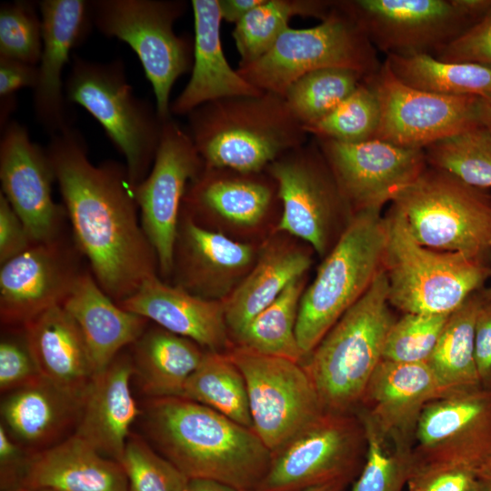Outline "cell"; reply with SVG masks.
I'll return each mask as SVG.
<instances>
[{"label":"cell","instance_id":"obj_11","mask_svg":"<svg viewBox=\"0 0 491 491\" xmlns=\"http://www.w3.org/2000/svg\"><path fill=\"white\" fill-rule=\"evenodd\" d=\"M376 49L436 55L491 11V0H334Z\"/></svg>","mask_w":491,"mask_h":491},{"label":"cell","instance_id":"obj_38","mask_svg":"<svg viewBox=\"0 0 491 491\" xmlns=\"http://www.w3.org/2000/svg\"><path fill=\"white\" fill-rule=\"evenodd\" d=\"M304 290V276L292 281L278 297L260 312L234 337L236 346L256 353L305 360L296 326Z\"/></svg>","mask_w":491,"mask_h":491},{"label":"cell","instance_id":"obj_20","mask_svg":"<svg viewBox=\"0 0 491 491\" xmlns=\"http://www.w3.org/2000/svg\"><path fill=\"white\" fill-rule=\"evenodd\" d=\"M0 141L1 193L23 221L33 243L63 235L65 208L52 197L55 181L46 150L30 139L16 121L2 126Z\"/></svg>","mask_w":491,"mask_h":491},{"label":"cell","instance_id":"obj_57","mask_svg":"<svg viewBox=\"0 0 491 491\" xmlns=\"http://www.w3.org/2000/svg\"><path fill=\"white\" fill-rule=\"evenodd\" d=\"M476 476L483 485L491 489V454L477 469Z\"/></svg>","mask_w":491,"mask_h":491},{"label":"cell","instance_id":"obj_33","mask_svg":"<svg viewBox=\"0 0 491 491\" xmlns=\"http://www.w3.org/2000/svg\"><path fill=\"white\" fill-rule=\"evenodd\" d=\"M312 264L308 254L293 246L270 245L252 271L224 302L225 321L233 336L272 304Z\"/></svg>","mask_w":491,"mask_h":491},{"label":"cell","instance_id":"obj_50","mask_svg":"<svg viewBox=\"0 0 491 491\" xmlns=\"http://www.w3.org/2000/svg\"><path fill=\"white\" fill-rule=\"evenodd\" d=\"M475 359L480 386L491 389V301L484 297L476 321Z\"/></svg>","mask_w":491,"mask_h":491},{"label":"cell","instance_id":"obj_16","mask_svg":"<svg viewBox=\"0 0 491 491\" xmlns=\"http://www.w3.org/2000/svg\"><path fill=\"white\" fill-rule=\"evenodd\" d=\"M376 91L381 121L376 138L425 149L480 125L477 96H450L414 88L399 80L385 60L366 78Z\"/></svg>","mask_w":491,"mask_h":491},{"label":"cell","instance_id":"obj_5","mask_svg":"<svg viewBox=\"0 0 491 491\" xmlns=\"http://www.w3.org/2000/svg\"><path fill=\"white\" fill-rule=\"evenodd\" d=\"M385 217L388 301L403 314L449 315L491 277V262L419 244L393 205Z\"/></svg>","mask_w":491,"mask_h":491},{"label":"cell","instance_id":"obj_55","mask_svg":"<svg viewBox=\"0 0 491 491\" xmlns=\"http://www.w3.org/2000/svg\"><path fill=\"white\" fill-rule=\"evenodd\" d=\"M479 121L491 131V95L479 98Z\"/></svg>","mask_w":491,"mask_h":491},{"label":"cell","instance_id":"obj_8","mask_svg":"<svg viewBox=\"0 0 491 491\" xmlns=\"http://www.w3.org/2000/svg\"><path fill=\"white\" fill-rule=\"evenodd\" d=\"M426 247L491 262V193L431 166L392 201Z\"/></svg>","mask_w":491,"mask_h":491},{"label":"cell","instance_id":"obj_4","mask_svg":"<svg viewBox=\"0 0 491 491\" xmlns=\"http://www.w3.org/2000/svg\"><path fill=\"white\" fill-rule=\"evenodd\" d=\"M384 270L304 360L326 412L354 413L396 321Z\"/></svg>","mask_w":491,"mask_h":491},{"label":"cell","instance_id":"obj_19","mask_svg":"<svg viewBox=\"0 0 491 491\" xmlns=\"http://www.w3.org/2000/svg\"><path fill=\"white\" fill-rule=\"evenodd\" d=\"M75 242L59 237L35 243L1 265L0 318L22 328L45 310L62 306L84 272Z\"/></svg>","mask_w":491,"mask_h":491},{"label":"cell","instance_id":"obj_61","mask_svg":"<svg viewBox=\"0 0 491 491\" xmlns=\"http://www.w3.org/2000/svg\"><path fill=\"white\" fill-rule=\"evenodd\" d=\"M408 491H415V490H408Z\"/></svg>","mask_w":491,"mask_h":491},{"label":"cell","instance_id":"obj_43","mask_svg":"<svg viewBox=\"0 0 491 491\" xmlns=\"http://www.w3.org/2000/svg\"><path fill=\"white\" fill-rule=\"evenodd\" d=\"M128 491H185L188 478L141 436L130 434L119 462Z\"/></svg>","mask_w":491,"mask_h":491},{"label":"cell","instance_id":"obj_32","mask_svg":"<svg viewBox=\"0 0 491 491\" xmlns=\"http://www.w3.org/2000/svg\"><path fill=\"white\" fill-rule=\"evenodd\" d=\"M134 376L153 397H182L205 351L195 342L160 326L146 327L131 345Z\"/></svg>","mask_w":491,"mask_h":491},{"label":"cell","instance_id":"obj_56","mask_svg":"<svg viewBox=\"0 0 491 491\" xmlns=\"http://www.w3.org/2000/svg\"><path fill=\"white\" fill-rule=\"evenodd\" d=\"M349 482L350 480H346V479L337 480V481H333L330 483L312 486V487L304 489L302 491H343ZM246 491H253V490H246Z\"/></svg>","mask_w":491,"mask_h":491},{"label":"cell","instance_id":"obj_58","mask_svg":"<svg viewBox=\"0 0 491 491\" xmlns=\"http://www.w3.org/2000/svg\"><path fill=\"white\" fill-rule=\"evenodd\" d=\"M5 491H54L51 489L46 488H33V487H26V486H16L15 488H11Z\"/></svg>","mask_w":491,"mask_h":491},{"label":"cell","instance_id":"obj_34","mask_svg":"<svg viewBox=\"0 0 491 491\" xmlns=\"http://www.w3.org/2000/svg\"><path fill=\"white\" fill-rule=\"evenodd\" d=\"M481 290L452 312L426 364L449 393L480 386L475 359V328Z\"/></svg>","mask_w":491,"mask_h":491},{"label":"cell","instance_id":"obj_7","mask_svg":"<svg viewBox=\"0 0 491 491\" xmlns=\"http://www.w3.org/2000/svg\"><path fill=\"white\" fill-rule=\"evenodd\" d=\"M65 94L69 104L81 105L102 125L124 155L135 188L151 170L165 120L150 101L135 95L123 60L101 63L74 55Z\"/></svg>","mask_w":491,"mask_h":491},{"label":"cell","instance_id":"obj_22","mask_svg":"<svg viewBox=\"0 0 491 491\" xmlns=\"http://www.w3.org/2000/svg\"><path fill=\"white\" fill-rule=\"evenodd\" d=\"M450 395L426 363L382 360L358 407L368 412L396 442L412 448L421 413L432 401Z\"/></svg>","mask_w":491,"mask_h":491},{"label":"cell","instance_id":"obj_12","mask_svg":"<svg viewBox=\"0 0 491 491\" xmlns=\"http://www.w3.org/2000/svg\"><path fill=\"white\" fill-rule=\"evenodd\" d=\"M365 455L357 415L325 412L271 453L268 469L253 491H302L351 480Z\"/></svg>","mask_w":491,"mask_h":491},{"label":"cell","instance_id":"obj_44","mask_svg":"<svg viewBox=\"0 0 491 491\" xmlns=\"http://www.w3.org/2000/svg\"><path fill=\"white\" fill-rule=\"evenodd\" d=\"M449 315L403 314L396 319L387 334L382 360L426 363Z\"/></svg>","mask_w":491,"mask_h":491},{"label":"cell","instance_id":"obj_17","mask_svg":"<svg viewBox=\"0 0 491 491\" xmlns=\"http://www.w3.org/2000/svg\"><path fill=\"white\" fill-rule=\"evenodd\" d=\"M491 454V389L477 386L439 397L421 413L412 467L453 466L476 472Z\"/></svg>","mask_w":491,"mask_h":491},{"label":"cell","instance_id":"obj_35","mask_svg":"<svg viewBox=\"0 0 491 491\" xmlns=\"http://www.w3.org/2000/svg\"><path fill=\"white\" fill-rule=\"evenodd\" d=\"M394 75L414 88L450 96L491 95V68L441 61L431 55L386 56Z\"/></svg>","mask_w":491,"mask_h":491},{"label":"cell","instance_id":"obj_42","mask_svg":"<svg viewBox=\"0 0 491 491\" xmlns=\"http://www.w3.org/2000/svg\"><path fill=\"white\" fill-rule=\"evenodd\" d=\"M380 121L379 99L365 79L333 112L306 131L316 139L360 143L376 138Z\"/></svg>","mask_w":491,"mask_h":491},{"label":"cell","instance_id":"obj_27","mask_svg":"<svg viewBox=\"0 0 491 491\" xmlns=\"http://www.w3.org/2000/svg\"><path fill=\"white\" fill-rule=\"evenodd\" d=\"M22 331L41 377L85 395L95 371L84 336L64 306L45 310Z\"/></svg>","mask_w":491,"mask_h":491},{"label":"cell","instance_id":"obj_18","mask_svg":"<svg viewBox=\"0 0 491 491\" xmlns=\"http://www.w3.org/2000/svg\"><path fill=\"white\" fill-rule=\"evenodd\" d=\"M314 139L353 214L382 210L428 166L424 149L376 138L353 144Z\"/></svg>","mask_w":491,"mask_h":491},{"label":"cell","instance_id":"obj_37","mask_svg":"<svg viewBox=\"0 0 491 491\" xmlns=\"http://www.w3.org/2000/svg\"><path fill=\"white\" fill-rule=\"evenodd\" d=\"M182 397L208 406L252 428L246 381L227 354L205 351L188 378Z\"/></svg>","mask_w":491,"mask_h":491},{"label":"cell","instance_id":"obj_51","mask_svg":"<svg viewBox=\"0 0 491 491\" xmlns=\"http://www.w3.org/2000/svg\"><path fill=\"white\" fill-rule=\"evenodd\" d=\"M29 457V456H28ZM3 424L0 426V478L5 490L19 486L28 460Z\"/></svg>","mask_w":491,"mask_h":491},{"label":"cell","instance_id":"obj_10","mask_svg":"<svg viewBox=\"0 0 491 491\" xmlns=\"http://www.w3.org/2000/svg\"><path fill=\"white\" fill-rule=\"evenodd\" d=\"M381 64L364 32L333 0L331 13L319 24L308 28L289 27L266 54L237 66V71L260 91L284 96L289 85L307 73L342 67L368 77Z\"/></svg>","mask_w":491,"mask_h":491},{"label":"cell","instance_id":"obj_59","mask_svg":"<svg viewBox=\"0 0 491 491\" xmlns=\"http://www.w3.org/2000/svg\"><path fill=\"white\" fill-rule=\"evenodd\" d=\"M481 294H482L484 298H486V300L491 301V286L484 287L481 290Z\"/></svg>","mask_w":491,"mask_h":491},{"label":"cell","instance_id":"obj_39","mask_svg":"<svg viewBox=\"0 0 491 491\" xmlns=\"http://www.w3.org/2000/svg\"><path fill=\"white\" fill-rule=\"evenodd\" d=\"M355 413L364 427L366 455L351 491H403L412 470V448L393 440L364 408Z\"/></svg>","mask_w":491,"mask_h":491},{"label":"cell","instance_id":"obj_9","mask_svg":"<svg viewBox=\"0 0 491 491\" xmlns=\"http://www.w3.org/2000/svg\"><path fill=\"white\" fill-rule=\"evenodd\" d=\"M190 4L185 0H91L93 25L105 36L127 44L138 56L165 121L178 78L193 66L194 39L177 35L175 23Z\"/></svg>","mask_w":491,"mask_h":491},{"label":"cell","instance_id":"obj_6","mask_svg":"<svg viewBox=\"0 0 491 491\" xmlns=\"http://www.w3.org/2000/svg\"><path fill=\"white\" fill-rule=\"evenodd\" d=\"M386 239L382 210L353 215L302 295L296 335L305 359L383 270Z\"/></svg>","mask_w":491,"mask_h":491},{"label":"cell","instance_id":"obj_23","mask_svg":"<svg viewBox=\"0 0 491 491\" xmlns=\"http://www.w3.org/2000/svg\"><path fill=\"white\" fill-rule=\"evenodd\" d=\"M117 304L208 350L219 352L228 345L224 303L170 286L157 275L145 279L132 296Z\"/></svg>","mask_w":491,"mask_h":491},{"label":"cell","instance_id":"obj_13","mask_svg":"<svg viewBox=\"0 0 491 491\" xmlns=\"http://www.w3.org/2000/svg\"><path fill=\"white\" fill-rule=\"evenodd\" d=\"M266 171L277 184L282 206L278 230L305 240L319 256H326L337 222L348 223L354 214L316 141L311 137Z\"/></svg>","mask_w":491,"mask_h":491},{"label":"cell","instance_id":"obj_54","mask_svg":"<svg viewBox=\"0 0 491 491\" xmlns=\"http://www.w3.org/2000/svg\"><path fill=\"white\" fill-rule=\"evenodd\" d=\"M185 491H239L220 481L207 478H189Z\"/></svg>","mask_w":491,"mask_h":491},{"label":"cell","instance_id":"obj_47","mask_svg":"<svg viewBox=\"0 0 491 491\" xmlns=\"http://www.w3.org/2000/svg\"><path fill=\"white\" fill-rule=\"evenodd\" d=\"M433 56L491 68V11Z\"/></svg>","mask_w":491,"mask_h":491},{"label":"cell","instance_id":"obj_46","mask_svg":"<svg viewBox=\"0 0 491 491\" xmlns=\"http://www.w3.org/2000/svg\"><path fill=\"white\" fill-rule=\"evenodd\" d=\"M22 329V328H21ZM41 376L22 336L4 337L0 343V390L8 393L25 386Z\"/></svg>","mask_w":491,"mask_h":491},{"label":"cell","instance_id":"obj_29","mask_svg":"<svg viewBox=\"0 0 491 491\" xmlns=\"http://www.w3.org/2000/svg\"><path fill=\"white\" fill-rule=\"evenodd\" d=\"M84 397L40 376L6 393L1 404L3 423L15 439L40 451L56 444L68 428L76 426Z\"/></svg>","mask_w":491,"mask_h":491},{"label":"cell","instance_id":"obj_24","mask_svg":"<svg viewBox=\"0 0 491 491\" xmlns=\"http://www.w3.org/2000/svg\"><path fill=\"white\" fill-rule=\"evenodd\" d=\"M134 366L130 354L120 353L88 385L74 434L118 463L130 427L141 415L131 390Z\"/></svg>","mask_w":491,"mask_h":491},{"label":"cell","instance_id":"obj_36","mask_svg":"<svg viewBox=\"0 0 491 491\" xmlns=\"http://www.w3.org/2000/svg\"><path fill=\"white\" fill-rule=\"evenodd\" d=\"M333 0H263L235 25L232 36L240 55L238 66L249 65L266 54L290 27L295 16L326 18Z\"/></svg>","mask_w":491,"mask_h":491},{"label":"cell","instance_id":"obj_21","mask_svg":"<svg viewBox=\"0 0 491 491\" xmlns=\"http://www.w3.org/2000/svg\"><path fill=\"white\" fill-rule=\"evenodd\" d=\"M43 30L38 79L33 89L35 115L50 135L73 127L62 74L71 51L86 39L93 26L89 1L42 0L37 2Z\"/></svg>","mask_w":491,"mask_h":491},{"label":"cell","instance_id":"obj_26","mask_svg":"<svg viewBox=\"0 0 491 491\" xmlns=\"http://www.w3.org/2000/svg\"><path fill=\"white\" fill-rule=\"evenodd\" d=\"M19 486L54 491H128L122 466L74 434L32 454Z\"/></svg>","mask_w":491,"mask_h":491},{"label":"cell","instance_id":"obj_3","mask_svg":"<svg viewBox=\"0 0 491 491\" xmlns=\"http://www.w3.org/2000/svg\"><path fill=\"white\" fill-rule=\"evenodd\" d=\"M186 117V130L206 167L263 172L310 136L284 96L271 92L211 101Z\"/></svg>","mask_w":491,"mask_h":491},{"label":"cell","instance_id":"obj_28","mask_svg":"<svg viewBox=\"0 0 491 491\" xmlns=\"http://www.w3.org/2000/svg\"><path fill=\"white\" fill-rule=\"evenodd\" d=\"M62 306L84 336L95 374L135 343L148 323L109 297L86 269Z\"/></svg>","mask_w":491,"mask_h":491},{"label":"cell","instance_id":"obj_41","mask_svg":"<svg viewBox=\"0 0 491 491\" xmlns=\"http://www.w3.org/2000/svg\"><path fill=\"white\" fill-rule=\"evenodd\" d=\"M424 151L428 166L477 188H491V131L483 125L435 142Z\"/></svg>","mask_w":491,"mask_h":491},{"label":"cell","instance_id":"obj_15","mask_svg":"<svg viewBox=\"0 0 491 491\" xmlns=\"http://www.w3.org/2000/svg\"><path fill=\"white\" fill-rule=\"evenodd\" d=\"M204 168L186 128L173 117L166 119L151 170L134 188L142 227L165 276L174 270L184 196L189 184Z\"/></svg>","mask_w":491,"mask_h":491},{"label":"cell","instance_id":"obj_49","mask_svg":"<svg viewBox=\"0 0 491 491\" xmlns=\"http://www.w3.org/2000/svg\"><path fill=\"white\" fill-rule=\"evenodd\" d=\"M33 245L23 221L0 193V265L25 252Z\"/></svg>","mask_w":491,"mask_h":491},{"label":"cell","instance_id":"obj_48","mask_svg":"<svg viewBox=\"0 0 491 491\" xmlns=\"http://www.w3.org/2000/svg\"><path fill=\"white\" fill-rule=\"evenodd\" d=\"M476 472L453 466L412 467L408 490L478 491L482 486Z\"/></svg>","mask_w":491,"mask_h":491},{"label":"cell","instance_id":"obj_40","mask_svg":"<svg viewBox=\"0 0 491 491\" xmlns=\"http://www.w3.org/2000/svg\"><path fill=\"white\" fill-rule=\"evenodd\" d=\"M366 78L349 68L318 69L293 82L284 98L306 129L333 112Z\"/></svg>","mask_w":491,"mask_h":491},{"label":"cell","instance_id":"obj_52","mask_svg":"<svg viewBox=\"0 0 491 491\" xmlns=\"http://www.w3.org/2000/svg\"><path fill=\"white\" fill-rule=\"evenodd\" d=\"M38 79V66L21 60L0 56V97H15L24 87L34 89Z\"/></svg>","mask_w":491,"mask_h":491},{"label":"cell","instance_id":"obj_53","mask_svg":"<svg viewBox=\"0 0 491 491\" xmlns=\"http://www.w3.org/2000/svg\"><path fill=\"white\" fill-rule=\"evenodd\" d=\"M263 0H218L223 21L237 24Z\"/></svg>","mask_w":491,"mask_h":491},{"label":"cell","instance_id":"obj_25","mask_svg":"<svg viewBox=\"0 0 491 491\" xmlns=\"http://www.w3.org/2000/svg\"><path fill=\"white\" fill-rule=\"evenodd\" d=\"M190 5L195 28L193 66L188 83L171 102L172 116H186L201 105L217 99L262 93L244 79L225 55L218 0H192Z\"/></svg>","mask_w":491,"mask_h":491},{"label":"cell","instance_id":"obj_2","mask_svg":"<svg viewBox=\"0 0 491 491\" xmlns=\"http://www.w3.org/2000/svg\"><path fill=\"white\" fill-rule=\"evenodd\" d=\"M141 415L152 446L188 479L255 490L268 469L271 451L253 428L208 406L185 397H153Z\"/></svg>","mask_w":491,"mask_h":491},{"label":"cell","instance_id":"obj_1","mask_svg":"<svg viewBox=\"0 0 491 491\" xmlns=\"http://www.w3.org/2000/svg\"><path fill=\"white\" fill-rule=\"evenodd\" d=\"M45 150L73 240L99 286L119 303L158 268L126 167L114 160L94 165L84 135L75 127L50 136Z\"/></svg>","mask_w":491,"mask_h":491},{"label":"cell","instance_id":"obj_14","mask_svg":"<svg viewBox=\"0 0 491 491\" xmlns=\"http://www.w3.org/2000/svg\"><path fill=\"white\" fill-rule=\"evenodd\" d=\"M246 381L252 428L272 452L326 411L301 363L234 346Z\"/></svg>","mask_w":491,"mask_h":491},{"label":"cell","instance_id":"obj_31","mask_svg":"<svg viewBox=\"0 0 491 491\" xmlns=\"http://www.w3.org/2000/svg\"><path fill=\"white\" fill-rule=\"evenodd\" d=\"M178 227L174 266L188 292L207 298L222 286V277L245 270L255 257L254 248L198 225L186 213Z\"/></svg>","mask_w":491,"mask_h":491},{"label":"cell","instance_id":"obj_45","mask_svg":"<svg viewBox=\"0 0 491 491\" xmlns=\"http://www.w3.org/2000/svg\"><path fill=\"white\" fill-rule=\"evenodd\" d=\"M36 4L18 0L0 8V56L38 65L42 45V20Z\"/></svg>","mask_w":491,"mask_h":491},{"label":"cell","instance_id":"obj_60","mask_svg":"<svg viewBox=\"0 0 491 491\" xmlns=\"http://www.w3.org/2000/svg\"><path fill=\"white\" fill-rule=\"evenodd\" d=\"M478 491H491V489H489L487 486H486L485 485H482V486L479 488Z\"/></svg>","mask_w":491,"mask_h":491},{"label":"cell","instance_id":"obj_30","mask_svg":"<svg viewBox=\"0 0 491 491\" xmlns=\"http://www.w3.org/2000/svg\"><path fill=\"white\" fill-rule=\"evenodd\" d=\"M280 200L276 180L266 172L242 173L206 167L188 185L182 207L203 211L241 225H254Z\"/></svg>","mask_w":491,"mask_h":491}]
</instances>
